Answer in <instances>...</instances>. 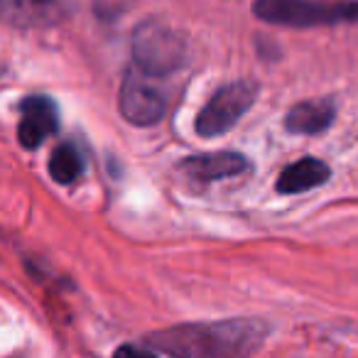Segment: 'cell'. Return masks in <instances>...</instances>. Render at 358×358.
<instances>
[{
	"instance_id": "6da1fadb",
	"label": "cell",
	"mask_w": 358,
	"mask_h": 358,
	"mask_svg": "<svg viewBox=\"0 0 358 358\" xmlns=\"http://www.w3.org/2000/svg\"><path fill=\"white\" fill-rule=\"evenodd\" d=\"M270 329L263 319L177 324L145 336L148 346L172 358H250L260 351Z\"/></svg>"
},
{
	"instance_id": "7a4b0ae2",
	"label": "cell",
	"mask_w": 358,
	"mask_h": 358,
	"mask_svg": "<svg viewBox=\"0 0 358 358\" xmlns=\"http://www.w3.org/2000/svg\"><path fill=\"white\" fill-rule=\"evenodd\" d=\"M250 13L260 22L292 30L353 25L358 22V0H253Z\"/></svg>"
},
{
	"instance_id": "3957f363",
	"label": "cell",
	"mask_w": 358,
	"mask_h": 358,
	"mask_svg": "<svg viewBox=\"0 0 358 358\" xmlns=\"http://www.w3.org/2000/svg\"><path fill=\"white\" fill-rule=\"evenodd\" d=\"M133 66L152 79H167L187 64L189 45L185 32L174 30L157 17H148L133 30L130 37Z\"/></svg>"
},
{
	"instance_id": "277c9868",
	"label": "cell",
	"mask_w": 358,
	"mask_h": 358,
	"mask_svg": "<svg viewBox=\"0 0 358 358\" xmlns=\"http://www.w3.org/2000/svg\"><path fill=\"white\" fill-rule=\"evenodd\" d=\"M260 84L253 79H238L224 84L209 101L204 108L196 113L194 130L201 138H219L234 130V125L250 110V106L258 99Z\"/></svg>"
},
{
	"instance_id": "5b68a950",
	"label": "cell",
	"mask_w": 358,
	"mask_h": 358,
	"mask_svg": "<svg viewBox=\"0 0 358 358\" xmlns=\"http://www.w3.org/2000/svg\"><path fill=\"white\" fill-rule=\"evenodd\" d=\"M118 108L128 123L150 128V125H157L167 113V96L157 86V79L143 74L138 66L130 64L120 84Z\"/></svg>"
},
{
	"instance_id": "8992f818",
	"label": "cell",
	"mask_w": 358,
	"mask_h": 358,
	"mask_svg": "<svg viewBox=\"0 0 358 358\" xmlns=\"http://www.w3.org/2000/svg\"><path fill=\"white\" fill-rule=\"evenodd\" d=\"M17 140L25 150H35L59 130V108L57 101L45 94H30L17 106Z\"/></svg>"
},
{
	"instance_id": "52a82bcc",
	"label": "cell",
	"mask_w": 358,
	"mask_h": 358,
	"mask_svg": "<svg viewBox=\"0 0 358 358\" xmlns=\"http://www.w3.org/2000/svg\"><path fill=\"white\" fill-rule=\"evenodd\" d=\"M64 0H3V20L17 30H42L66 20Z\"/></svg>"
},
{
	"instance_id": "ba28073f",
	"label": "cell",
	"mask_w": 358,
	"mask_h": 358,
	"mask_svg": "<svg viewBox=\"0 0 358 358\" xmlns=\"http://www.w3.org/2000/svg\"><path fill=\"white\" fill-rule=\"evenodd\" d=\"M179 169L196 182V185H211L219 179H229L248 169V159L238 152H206V155H192L182 159Z\"/></svg>"
},
{
	"instance_id": "9c48e42d",
	"label": "cell",
	"mask_w": 358,
	"mask_h": 358,
	"mask_svg": "<svg viewBox=\"0 0 358 358\" xmlns=\"http://www.w3.org/2000/svg\"><path fill=\"white\" fill-rule=\"evenodd\" d=\"M336 118V103L334 99H307L294 103L285 113V130L294 135H319L329 130Z\"/></svg>"
},
{
	"instance_id": "30bf717a",
	"label": "cell",
	"mask_w": 358,
	"mask_h": 358,
	"mask_svg": "<svg viewBox=\"0 0 358 358\" xmlns=\"http://www.w3.org/2000/svg\"><path fill=\"white\" fill-rule=\"evenodd\" d=\"M331 177V169L324 159L317 157H302L297 162L287 164L282 172L278 174L275 189L280 194H302V192L317 189V187L327 185Z\"/></svg>"
},
{
	"instance_id": "8fae6325",
	"label": "cell",
	"mask_w": 358,
	"mask_h": 358,
	"mask_svg": "<svg viewBox=\"0 0 358 358\" xmlns=\"http://www.w3.org/2000/svg\"><path fill=\"white\" fill-rule=\"evenodd\" d=\"M84 172V157L74 143H62L50 155V177L57 185H74Z\"/></svg>"
},
{
	"instance_id": "7c38bea8",
	"label": "cell",
	"mask_w": 358,
	"mask_h": 358,
	"mask_svg": "<svg viewBox=\"0 0 358 358\" xmlns=\"http://www.w3.org/2000/svg\"><path fill=\"white\" fill-rule=\"evenodd\" d=\"M113 358H159V356L152 351V346L145 348L138 346V343H123V346L115 348Z\"/></svg>"
}]
</instances>
